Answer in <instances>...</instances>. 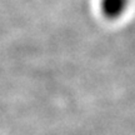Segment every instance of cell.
<instances>
[{
    "instance_id": "1",
    "label": "cell",
    "mask_w": 135,
    "mask_h": 135,
    "mask_svg": "<svg viewBox=\"0 0 135 135\" xmlns=\"http://www.w3.org/2000/svg\"><path fill=\"white\" fill-rule=\"evenodd\" d=\"M129 0H99V8L106 19H118L124 14Z\"/></svg>"
}]
</instances>
